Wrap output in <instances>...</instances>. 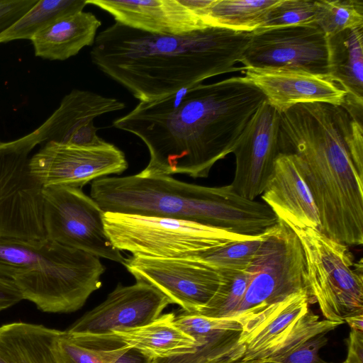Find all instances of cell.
I'll return each mask as SVG.
<instances>
[{
	"label": "cell",
	"mask_w": 363,
	"mask_h": 363,
	"mask_svg": "<svg viewBox=\"0 0 363 363\" xmlns=\"http://www.w3.org/2000/svg\"><path fill=\"white\" fill-rule=\"evenodd\" d=\"M266 100L245 77L198 84L150 102H139L113 126L139 138L150 160L143 177L187 174L206 178L232 153Z\"/></svg>",
	"instance_id": "cell-1"
},
{
	"label": "cell",
	"mask_w": 363,
	"mask_h": 363,
	"mask_svg": "<svg viewBox=\"0 0 363 363\" xmlns=\"http://www.w3.org/2000/svg\"><path fill=\"white\" fill-rule=\"evenodd\" d=\"M278 145L298 162L320 230L347 245H362V120L342 106L298 104L280 113Z\"/></svg>",
	"instance_id": "cell-2"
},
{
	"label": "cell",
	"mask_w": 363,
	"mask_h": 363,
	"mask_svg": "<svg viewBox=\"0 0 363 363\" xmlns=\"http://www.w3.org/2000/svg\"><path fill=\"white\" fill-rule=\"evenodd\" d=\"M252 32L207 26L182 35H157L115 22L96 37L92 63L140 102L171 95L236 67Z\"/></svg>",
	"instance_id": "cell-3"
},
{
	"label": "cell",
	"mask_w": 363,
	"mask_h": 363,
	"mask_svg": "<svg viewBox=\"0 0 363 363\" xmlns=\"http://www.w3.org/2000/svg\"><path fill=\"white\" fill-rule=\"evenodd\" d=\"M90 196L104 213L186 220L245 235L279 222L267 204L241 196L231 184L204 186L170 176L102 177L92 182Z\"/></svg>",
	"instance_id": "cell-4"
},
{
	"label": "cell",
	"mask_w": 363,
	"mask_h": 363,
	"mask_svg": "<svg viewBox=\"0 0 363 363\" xmlns=\"http://www.w3.org/2000/svg\"><path fill=\"white\" fill-rule=\"evenodd\" d=\"M105 267L98 257L48 238L0 237V275L11 279L43 312L81 308L101 286Z\"/></svg>",
	"instance_id": "cell-5"
},
{
	"label": "cell",
	"mask_w": 363,
	"mask_h": 363,
	"mask_svg": "<svg viewBox=\"0 0 363 363\" xmlns=\"http://www.w3.org/2000/svg\"><path fill=\"white\" fill-rule=\"evenodd\" d=\"M247 272L245 294L229 318L241 325L240 336L270 318L291 296L308 291L301 243L295 232L280 220L267 230Z\"/></svg>",
	"instance_id": "cell-6"
},
{
	"label": "cell",
	"mask_w": 363,
	"mask_h": 363,
	"mask_svg": "<svg viewBox=\"0 0 363 363\" xmlns=\"http://www.w3.org/2000/svg\"><path fill=\"white\" fill-rule=\"evenodd\" d=\"M103 221L115 248L155 258L195 259L254 236L186 220L138 214L105 212Z\"/></svg>",
	"instance_id": "cell-7"
},
{
	"label": "cell",
	"mask_w": 363,
	"mask_h": 363,
	"mask_svg": "<svg viewBox=\"0 0 363 363\" xmlns=\"http://www.w3.org/2000/svg\"><path fill=\"white\" fill-rule=\"evenodd\" d=\"M303 250L311 301L325 319L344 323L363 315L362 259L354 263L348 246L309 227L291 228Z\"/></svg>",
	"instance_id": "cell-8"
},
{
	"label": "cell",
	"mask_w": 363,
	"mask_h": 363,
	"mask_svg": "<svg viewBox=\"0 0 363 363\" xmlns=\"http://www.w3.org/2000/svg\"><path fill=\"white\" fill-rule=\"evenodd\" d=\"M37 145L33 131L11 141L0 140V237L45 238L43 188L29 167Z\"/></svg>",
	"instance_id": "cell-9"
},
{
	"label": "cell",
	"mask_w": 363,
	"mask_h": 363,
	"mask_svg": "<svg viewBox=\"0 0 363 363\" xmlns=\"http://www.w3.org/2000/svg\"><path fill=\"white\" fill-rule=\"evenodd\" d=\"M45 237L61 245L123 264L104 230V211L81 189L54 186L43 189Z\"/></svg>",
	"instance_id": "cell-10"
},
{
	"label": "cell",
	"mask_w": 363,
	"mask_h": 363,
	"mask_svg": "<svg viewBox=\"0 0 363 363\" xmlns=\"http://www.w3.org/2000/svg\"><path fill=\"white\" fill-rule=\"evenodd\" d=\"M240 62L244 69L297 70L328 76L327 37L314 23L255 30Z\"/></svg>",
	"instance_id": "cell-11"
},
{
	"label": "cell",
	"mask_w": 363,
	"mask_h": 363,
	"mask_svg": "<svg viewBox=\"0 0 363 363\" xmlns=\"http://www.w3.org/2000/svg\"><path fill=\"white\" fill-rule=\"evenodd\" d=\"M31 174L43 188L63 186L82 189L91 181L128 168L125 154L107 143L79 146L49 142L30 157Z\"/></svg>",
	"instance_id": "cell-12"
},
{
	"label": "cell",
	"mask_w": 363,
	"mask_h": 363,
	"mask_svg": "<svg viewBox=\"0 0 363 363\" xmlns=\"http://www.w3.org/2000/svg\"><path fill=\"white\" fill-rule=\"evenodd\" d=\"M123 265L136 281L153 286L190 313L203 308L221 282L218 271L198 259L133 255Z\"/></svg>",
	"instance_id": "cell-13"
},
{
	"label": "cell",
	"mask_w": 363,
	"mask_h": 363,
	"mask_svg": "<svg viewBox=\"0 0 363 363\" xmlns=\"http://www.w3.org/2000/svg\"><path fill=\"white\" fill-rule=\"evenodd\" d=\"M280 113L265 100L243 130L233 153L235 171L231 186L241 196L255 200L262 194L279 154Z\"/></svg>",
	"instance_id": "cell-14"
},
{
	"label": "cell",
	"mask_w": 363,
	"mask_h": 363,
	"mask_svg": "<svg viewBox=\"0 0 363 363\" xmlns=\"http://www.w3.org/2000/svg\"><path fill=\"white\" fill-rule=\"evenodd\" d=\"M171 301L153 286L136 281L118 284L106 300L76 320L71 335H107L145 325L162 315Z\"/></svg>",
	"instance_id": "cell-15"
},
{
	"label": "cell",
	"mask_w": 363,
	"mask_h": 363,
	"mask_svg": "<svg viewBox=\"0 0 363 363\" xmlns=\"http://www.w3.org/2000/svg\"><path fill=\"white\" fill-rule=\"evenodd\" d=\"M118 99L73 89L57 109L35 130L39 145L49 142L79 146H99L108 142L99 137L94 121L97 117L123 109Z\"/></svg>",
	"instance_id": "cell-16"
},
{
	"label": "cell",
	"mask_w": 363,
	"mask_h": 363,
	"mask_svg": "<svg viewBox=\"0 0 363 363\" xmlns=\"http://www.w3.org/2000/svg\"><path fill=\"white\" fill-rule=\"evenodd\" d=\"M245 77L279 113L302 104L342 106L345 91L329 76L297 70L245 68Z\"/></svg>",
	"instance_id": "cell-17"
},
{
	"label": "cell",
	"mask_w": 363,
	"mask_h": 363,
	"mask_svg": "<svg viewBox=\"0 0 363 363\" xmlns=\"http://www.w3.org/2000/svg\"><path fill=\"white\" fill-rule=\"evenodd\" d=\"M115 22L157 35H182L207 27L184 0H86Z\"/></svg>",
	"instance_id": "cell-18"
},
{
	"label": "cell",
	"mask_w": 363,
	"mask_h": 363,
	"mask_svg": "<svg viewBox=\"0 0 363 363\" xmlns=\"http://www.w3.org/2000/svg\"><path fill=\"white\" fill-rule=\"evenodd\" d=\"M262 199L279 220L290 228L320 230V221L312 194L294 155L279 153Z\"/></svg>",
	"instance_id": "cell-19"
},
{
	"label": "cell",
	"mask_w": 363,
	"mask_h": 363,
	"mask_svg": "<svg viewBox=\"0 0 363 363\" xmlns=\"http://www.w3.org/2000/svg\"><path fill=\"white\" fill-rule=\"evenodd\" d=\"M328 76L346 93L342 105L362 116L363 26L327 37Z\"/></svg>",
	"instance_id": "cell-20"
},
{
	"label": "cell",
	"mask_w": 363,
	"mask_h": 363,
	"mask_svg": "<svg viewBox=\"0 0 363 363\" xmlns=\"http://www.w3.org/2000/svg\"><path fill=\"white\" fill-rule=\"evenodd\" d=\"M101 22L91 12L77 11L52 21L31 39L36 57L65 60L94 45Z\"/></svg>",
	"instance_id": "cell-21"
},
{
	"label": "cell",
	"mask_w": 363,
	"mask_h": 363,
	"mask_svg": "<svg viewBox=\"0 0 363 363\" xmlns=\"http://www.w3.org/2000/svg\"><path fill=\"white\" fill-rule=\"evenodd\" d=\"M175 315L165 313L145 325L111 333L152 360L190 353L199 344L175 324Z\"/></svg>",
	"instance_id": "cell-22"
},
{
	"label": "cell",
	"mask_w": 363,
	"mask_h": 363,
	"mask_svg": "<svg viewBox=\"0 0 363 363\" xmlns=\"http://www.w3.org/2000/svg\"><path fill=\"white\" fill-rule=\"evenodd\" d=\"M60 330L13 322L0 326V363H60L54 342Z\"/></svg>",
	"instance_id": "cell-23"
},
{
	"label": "cell",
	"mask_w": 363,
	"mask_h": 363,
	"mask_svg": "<svg viewBox=\"0 0 363 363\" xmlns=\"http://www.w3.org/2000/svg\"><path fill=\"white\" fill-rule=\"evenodd\" d=\"M279 0H194L192 10L206 26L251 33Z\"/></svg>",
	"instance_id": "cell-24"
},
{
	"label": "cell",
	"mask_w": 363,
	"mask_h": 363,
	"mask_svg": "<svg viewBox=\"0 0 363 363\" xmlns=\"http://www.w3.org/2000/svg\"><path fill=\"white\" fill-rule=\"evenodd\" d=\"M311 303L307 291L292 295L272 317L247 335L240 336L243 360H260L262 355L309 309Z\"/></svg>",
	"instance_id": "cell-25"
},
{
	"label": "cell",
	"mask_w": 363,
	"mask_h": 363,
	"mask_svg": "<svg viewBox=\"0 0 363 363\" xmlns=\"http://www.w3.org/2000/svg\"><path fill=\"white\" fill-rule=\"evenodd\" d=\"M242 327L224 324L206 328L196 334L199 345L190 353L150 363H225L242 359L244 349L239 343Z\"/></svg>",
	"instance_id": "cell-26"
},
{
	"label": "cell",
	"mask_w": 363,
	"mask_h": 363,
	"mask_svg": "<svg viewBox=\"0 0 363 363\" xmlns=\"http://www.w3.org/2000/svg\"><path fill=\"white\" fill-rule=\"evenodd\" d=\"M129 348L113 333L71 335L60 330L54 342L60 363H114Z\"/></svg>",
	"instance_id": "cell-27"
},
{
	"label": "cell",
	"mask_w": 363,
	"mask_h": 363,
	"mask_svg": "<svg viewBox=\"0 0 363 363\" xmlns=\"http://www.w3.org/2000/svg\"><path fill=\"white\" fill-rule=\"evenodd\" d=\"M86 0H38L28 11L0 33V44L30 40L56 19L83 11Z\"/></svg>",
	"instance_id": "cell-28"
},
{
	"label": "cell",
	"mask_w": 363,
	"mask_h": 363,
	"mask_svg": "<svg viewBox=\"0 0 363 363\" xmlns=\"http://www.w3.org/2000/svg\"><path fill=\"white\" fill-rule=\"evenodd\" d=\"M267 230L252 238L236 241L208 250L194 259H198L220 273L239 272L251 264L262 245Z\"/></svg>",
	"instance_id": "cell-29"
},
{
	"label": "cell",
	"mask_w": 363,
	"mask_h": 363,
	"mask_svg": "<svg viewBox=\"0 0 363 363\" xmlns=\"http://www.w3.org/2000/svg\"><path fill=\"white\" fill-rule=\"evenodd\" d=\"M315 5L314 24L326 37L363 26L362 0H320Z\"/></svg>",
	"instance_id": "cell-30"
},
{
	"label": "cell",
	"mask_w": 363,
	"mask_h": 363,
	"mask_svg": "<svg viewBox=\"0 0 363 363\" xmlns=\"http://www.w3.org/2000/svg\"><path fill=\"white\" fill-rule=\"evenodd\" d=\"M220 274L221 282L216 294L196 314L214 318H230L237 308L248 283L247 268L239 272Z\"/></svg>",
	"instance_id": "cell-31"
},
{
	"label": "cell",
	"mask_w": 363,
	"mask_h": 363,
	"mask_svg": "<svg viewBox=\"0 0 363 363\" xmlns=\"http://www.w3.org/2000/svg\"><path fill=\"white\" fill-rule=\"evenodd\" d=\"M315 11V1L279 0L270 9L262 25L255 30L313 24Z\"/></svg>",
	"instance_id": "cell-32"
},
{
	"label": "cell",
	"mask_w": 363,
	"mask_h": 363,
	"mask_svg": "<svg viewBox=\"0 0 363 363\" xmlns=\"http://www.w3.org/2000/svg\"><path fill=\"white\" fill-rule=\"evenodd\" d=\"M326 333L317 335L291 350L286 354L263 363H323L319 351L328 343Z\"/></svg>",
	"instance_id": "cell-33"
},
{
	"label": "cell",
	"mask_w": 363,
	"mask_h": 363,
	"mask_svg": "<svg viewBox=\"0 0 363 363\" xmlns=\"http://www.w3.org/2000/svg\"><path fill=\"white\" fill-rule=\"evenodd\" d=\"M23 300L16 284L10 279L0 275V312Z\"/></svg>",
	"instance_id": "cell-34"
},
{
	"label": "cell",
	"mask_w": 363,
	"mask_h": 363,
	"mask_svg": "<svg viewBox=\"0 0 363 363\" xmlns=\"http://www.w3.org/2000/svg\"><path fill=\"white\" fill-rule=\"evenodd\" d=\"M347 363H363V332L351 330L347 339Z\"/></svg>",
	"instance_id": "cell-35"
},
{
	"label": "cell",
	"mask_w": 363,
	"mask_h": 363,
	"mask_svg": "<svg viewBox=\"0 0 363 363\" xmlns=\"http://www.w3.org/2000/svg\"><path fill=\"white\" fill-rule=\"evenodd\" d=\"M152 359L139 350L130 347L114 363H150Z\"/></svg>",
	"instance_id": "cell-36"
},
{
	"label": "cell",
	"mask_w": 363,
	"mask_h": 363,
	"mask_svg": "<svg viewBox=\"0 0 363 363\" xmlns=\"http://www.w3.org/2000/svg\"><path fill=\"white\" fill-rule=\"evenodd\" d=\"M352 330L363 332V315H357L345 320Z\"/></svg>",
	"instance_id": "cell-37"
},
{
	"label": "cell",
	"mask_w": 363,
	"mask_h": 363,
	"mask_svg": "<svg viewBox=\"0 0 363 363\" xmlns=\"http://www.w3.org/2000/svg\"><path fill=\"white\" fill-rule=\"evenodd\" d=\"M225 363H263V362L262 361L257 360V359H253V360L239 359V360H236V361L227 362Z\"/></svg>",
	"instance_id": "cell-38"
},
{
	"label": "cell",
	"mask_w": 363,
	"mask_h": 363,
	"mask_svg": "<svg viewBox=\"0 0 363 363\" xmlns=\"http://www.w3.org/2000/svg\"><path fill=\"white\" fill-rule=\"evenodd\" d=\"M323 363H328V362H323ZM342 363H347V362L346 361H344V362H342Z\"/></svg>",
	"instance_id": "cell-39"
}]
</instances>
